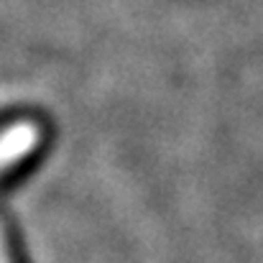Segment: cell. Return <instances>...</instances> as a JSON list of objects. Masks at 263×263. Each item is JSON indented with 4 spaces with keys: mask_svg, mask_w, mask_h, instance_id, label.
<instances>
[{
    "mask_svg": "<svg viewBox=\"0 0 263 263\" xmlns=\"http://www.w3.org/2000/svg\"><path fill=\"white\" fill-rule=\"evenodd\" d=\"M18 238H21L18 230H13V225L3 220V246H5L8 263H28L26 261V253H23V246H21Z\"/></svg>",
    "mask_w": 263,
    "mask_h": 263,
    "instance_id": "6da1fadb",
    "label": "cell"
},
{
    "mask_svg": "<svg viewBox=\"0 0 263 263\" xmlns=\"http://www.w3.org/2000/svg\"><path fill=\"white\" fill-rule=\"evenodd\" d=\"M3 169H5V164H3V161H0V172H3Z\"/></svg>",
    "mask_w": 263,
    "mask_h": 263,
    "instance_id": "7a4b0ae2",
    "label": "cell"
}]
</instances>
